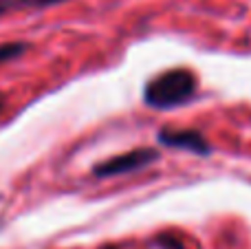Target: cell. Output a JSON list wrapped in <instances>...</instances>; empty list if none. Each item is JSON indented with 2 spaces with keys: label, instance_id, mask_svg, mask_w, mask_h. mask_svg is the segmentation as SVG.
<instances>
[{
  "label": "cell",
  "instance_id": "obj_1",
  "mask_svg": "<svg viewBox=\"0 0 251 249\" xmlns=\"http://www.w3.org/2000/svg\"><path fill=\"white\" fill-rule=\"evenodd\" d=\"M199 91V79L190 69H170L152 77L143 88V101L156 110L183 106Z\"/></svg>",
  "mask_w": 251,
  "mask_h": 249
},
{
  "label": "cell",
  "instance_id": "obj_4",
  "mask_svg": "<svg viewBox=\"0 0 251 249\" xmlns=\"http://www.w3.org/2000/svg\"><path fill=\"white\" fill-rule=\"evenodd\" d=\"M60 2L66 0H0V16H7L11 11H25V9H44Z\"/></svg>",
  "mask_w": 251,
  "mask_h": 249
},
{
  "label": "cell",
  "instance_id": "obj_3",
  "mask_svg": "<svg viewBox=\"0 0 251 249\" xmlns=\"http://www.w3.org/2000/svg\"><path fill=\"white\" fill-rule=\"evenodd\" d=\"M156 139L161 141L163 146L168 148H178V150H187V152H194V154H209L212 152V146L209 141L201 135L199 130H172V128H163L159 130Z\"/></svg>",
  "mask_w": 251,
  "mask_h": 249
},
{
  "label": "cell",
  "instance_id": "obj_2",
  "mask_svg": "<svg viewBox=\"0 0 251 249\" xmlns=\"http://www.w3.org/2000/svg\"><path fill=\"white\" fill-rule=\"evenodd\" d=\"M159 159V150L156 148H134L130 152L117 154L113 159H106L104 163L93 168V174L97 179H108V176L128 174V172H139L143 168L152 166Z\"/></svg>",
  "mask_w": 251,
  "mask_h": 249
},
{
  "label": "cell",
  "instance_id": "obj_5",
  "mask_svg": "<svg viewBox=\"0 0 251 249\" xmlns=\"http://www.w3.org/2000/svg\"><path fill=\"white\" fill-rule=\"evenodd\" d=\"M26 51V42H4L0 44V62H9Z\"/></svg>",
  "mask_w": 251,
  "mask_h": 249
},
{
  "label": "cell",
  "instance_id": "obj_8",
  "mask_svg": "<svg viewBox=\"0 0 251 249\" xmlns=\"http://www.w3.org/2000/svg\"><path fill=\"white\" fill-rule=\"evenodd\" d=\"M0 110H2V97H0Z\"/></svg>",
  "mask_w": 251,
  "mask_h": 249
},
{
  "label": "cell",
  "instance_id": "obj_7",
  "mask_svg": "<svg viewBox=\"0 0 251 249\" xmlns=\"http://www.w3.org/2000/svg\"><path fill=\"white\" fill-rule=\"evenodd\" d=\"M101 249H119V247H117V245H104Z\"/></svg>",
  "mask_w": 251,
  "mask_h": 249
},
{
  "label": "cell",
  "instance_id": "obj_6",
  "mask_svg": "<svg viewBox=\"0 0 251 249\" xmlns=\"http://www.w3.org/2000/svg\"><path fill=\"white\" fill-rule=\"evenodd\" d=\"M156 245H161V249H183V238L174 232H168L156 236Z\"/></svg>",
  "mask_w": 251,
  "mask_h": 249
}]
</instances>
